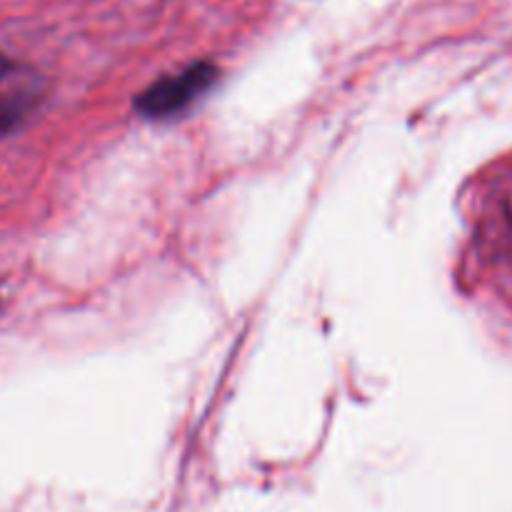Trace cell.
<instances>
[{
    "label": "cell",
    "mask_w": 512,
    "mask_h": 512,
    "mask_svg": "<svg viewBox=\"0 0 512 512\" xmlns=\"http://www.w3.org/2000/svg\"><path fill=\"white\" fill-rule=\"evenodd\" d=\"M8 70H10V63L3 58V55H0V80L5 78V73H8Z\"/></svg>",
    "instance_id": "277c9868"
},
{
    "label": "cell",
    "mask_w": 512,
    "mask_h": 512,
    "mask_svg": "<svg viewBox=\"0 0 512 512\" xmlns=\"http://www.w3.org/2000/svg\"><path fill=\"white\" fill-rule=\"evenodd\" d=\"M33 100V90H0V135L10 133L28 115Z\"/></svg>",
    "instance_id": "3957f363"
},
{
    "label": "cell",
    "mask_w": 512,
    "mask_h": 512,
    "mask_svg": "<svg viewBox=\"0 0 512 512\" xmlns=\"http://www.w3.org/2000/svg\"><path fill=\"white\" fill-rule=\"evenodd\" d=\"M480 255L490 283L512 310V155L490 175L483 193Z\"/></svg>",
    "instance_id": "6da1fadb"
},
{
    "label": "cell",
    "mask_w": 512,
    "mask_h": 512,
    "mask_svg": "<svg viewBox=\"0 0 512 512\" xmlns=\"http://www.w3.org/2000/svg\"><path fill=\"white\" fill-rule=\"evenodd\" d=\"M218 80V68L210 63H195L190 68L180 70L175 75H165L158 83L135 98V108L145 118L163 120L180 113L188 105H193L200 95L208 93Z\"/></svg>",
    "instance_id": "7a4b0ae2"
}]
</instances>
